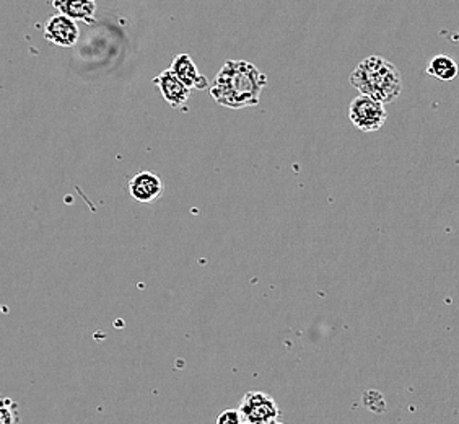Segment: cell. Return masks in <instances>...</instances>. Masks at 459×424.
<instances>
[{
    "mask_svg": "<svg viewBox=\"0 0 459 424\" xmlns=\"http://www.w3.org/2000/svg\"><path fill=\"white\" fill-rule=\"evenodd\" d=\"M243 423V418H241L240 410H225L217 416V421L215 424H241Z\"/></svg>",
    "mask_w": 459,
    "mask_h": 424,
    "instance_id": "cell-12",
    "label": "cell"
},
{
    "mask_svg": "<svg viewBox=\"0 0 459 424\" xmlns=\"http://www.w3.org/2000/svg\"><path fill=\"white\" fill-rule=\"evenodd\" d=\"M349 120L359 131H379L388 120L386 105L369 95H359L350 101Z\"/></svg>",
    "mask_w": 459,
    "mask_h": 424,
    "instance_id": "cell-3",
    "label": "cell"
},
{
    "mask_svg": "<svg viewBox=\"0 0 459 424\" xmlns=\"http://www.w3.org/2000/svg\"><path fill=\"white\" fill-rule=\"evenodd\" d=\"M241 424H253V423H248V421H243V423Z\"/></svg>",
    "mask_w": 459,
    "mask_h": 424,
    "instance_id": "cell-14",
    "label": "cell"
},
{
    "mask_svg": "<svg viewBox=\"0 0 459 424\" xmlns=\"http://www.w3.org/2000/svg\"><path fill=\"white\" fill-rule=\"evenodd\" d=\"M170 69L191 90L192 89H196V90L210 89L209 79L200 74L196 62L192 61L190 54H178L171 62Z\"/></svg>",
    "mask_w": 459,
    "mask_h": 424,
    "instance_id": "cell-7",
    "label": "cell"
},
{
    "mask_svg": "<svg viewBox=\"0 0 459 424\" xmlns=\"http://www.w3.org/2000/svg\"><path fill=\"white\" fill-rule=\"evenodd\" d=\"M427 74L439 81H455L459 75L458 62L447 54H437L430 59Z\"/></svg>",
    "mask_w": 459,
    "mask_h": 424,
    "instance_id": "cell-10",
    "label": "cell"
},
{
    "mask_svg": "<svg viewBox=\"0 0 459 424\" xmlns=\"http://www.w3.org/2000/svg\"><path fill=\"white\" fill-rule=\"evenodd\" d=\"M270 424H285V423H280V421H274V423H270Z\"/></svg>",
    "mask_w": 459,
    "mask_h": 424,
    "instance_id": "cell-13",
    "label": "cell"
},
{
    "mask_svg": "<svg viewBox=\"0 0 459 424\" xmlns=\"http://www.w3.org/2000/svg\"><path fill=\"white\" fill-rule=\"evenodd\" d=\"M155 87L160 90L165 101L171 105L173 108H181L183 105H186V101L190 100L191 89H188L183 82L171 72H161L160 75H157L153 79Z\"/></svg>",
    "mask_w": 459,
    "mask_h": 424,
    "instance_id": "cell-8",
    "label": "cell"
},
{
    "mask_svg": "<svg viewBox=\"0 0 459 424\" xmlns=\"http://www.w3.org/2000/svg\"><path fill=\"white\" fill-rule=\"evenodd\" d=\"M129 194L137 202L152 204L159 201L165 192V186L160 177L153 172H139L132 175L128 183Z\"/></svg>",
    "mask_w": 459,
    "mask_h": 424,
    "instance_id": "cell-5",
    "label": "cell"
},
{
    "mask_svg": "<svg viewBox=\"0 0 459 424\" xmlns=\"http://www.w3.org/2000/svg\"><path fill=\"white\" fill-rule=\"evenodd\" d=\"M238 410L243 421L253 424L274 423L280 416L279 406L276 404L274 397L258 390L243 395Z\"/></svg>",
    "mask_w": 459,
    "mask_h": 424,
    "instance_id": "cell-4",
    "label": "cell"
},
{
    "mask_svg": "<svg viewBox=\"0 0 459 424\" xmlns=\"http://www.w3.org/2000/svg\"><path fill=\"white\" fill-rule=\"evenodd\" d=\"M350 83L360 91L385 105L400 98L402 75L393 62L381 56H370L350 74Z\"/></svg>",
    "mask_w": 459,
    "mask_h": 424,
    "instance_id": "cell-2",
    "label": "cell"
},
{
    "mask_svg": "<svg viewBox=\"0 0 459 424\" xmlns=\"http://www.w3.org/2000/svg\"><path fill=\"white\" fill-rule=\"evenodd\" d=\"M268 77L248 61H229L210 83V95L222 106L241 110L256 106Z\"/></svg>",
    "mask_w": 459,
    "mask_h": 424,
    "instance_id": "cell-1",
    "label": "cell"
},
{
    "mask_svg": "<svg viewBox=\"0 0 459 424\" xmlns=\"http://www.w3.org/2000/svg\"><path fill=\"white\" fill-rule=\"evenodd\" d=\"M17 404L11 402L9 398L2 400V408H0V421L2 424H15L17 421Z\"/></svg>",
    "mask_w": 459,
    "mask_h": 424,
    "instance_id": "cell-11",
    "label": "cell"
},
{
    "mask_svg": "<svg viewBox=\"0 0 459 424\" xmlns=\"http://www.w3.org/2000/svg\"><path fill=\"white\" fill-rule=\"evenodd\" d=\"M52 7L72 20L85 21L89 25L95 23V0H52Z\"/></svg>",
    "mask_w": 459,
    "mask_h": 424,
    "instance_id": "cell-9",
    "label": "cell"
},
{
    "mask_svg": "<svg viewBox=\"0 0 459 424\" xmlns=\"http://www.w3.org/2000/svg\"><path fill=\"white\" fill-rule=\"evenodd\" d=\"M79 35L81 33H79V27L75 20H72L62 13L51 17L44 27V38L60 48L74 46L79 40Z\"/></svg>",
    "mask_w": 459,
    "mask_h": 424,
    "instance_id": "cell-6",
    "label": "cell"
}]
</instances>
